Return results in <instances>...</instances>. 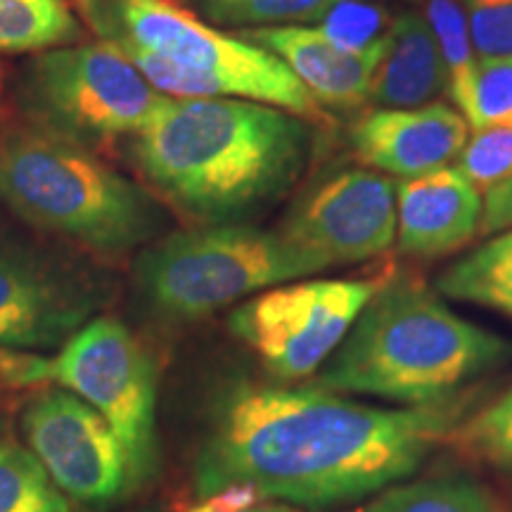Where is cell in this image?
Returning <instances> with one entry per match:
<instances>
[{"instance_id": "1", "label": "cell", "mask_w": 512, "mask_h": 512, "mask_svg": "<svg viewBox=\"0 0 512 512\" xmlns=\"http://www.w3.org/2000/svg\"><path fill=\"white\" fill-rule=\"evenodd\" d=\"M465 403L380 408L330 389L235 384L211 413L195 460V496L230 484L297 508L361 501L411 477L463 415Z\"/></svg>"}, {"instance_id": "2", "label": "cell", "mask_w": 512, "mask_h": 512, "mask_svg": "<svg viewBox=\"0 0 512 512\" xmlns=\"http://www.w3.org/2000/svg\"><path fill=\"white\" fill-rule=\"evenodd\" d=\"M311 119L242 98H166L131 140V159L157 197L197 226L245 223L302 178Z\"/></svg>"}, {"instance_id": "3", "label": "cell", "mask_w": 512, "mask_h": 512, "mask_svg": "<svg viewBox=\"0 0 512 512\" xmlns=\"http://www.w3.org/2000/svg\"><path fill=\"white\" fill-rule=\"evenodd\" d=\"M508 354L503 337L460 318L418 280L389 275L316 384L425 406L453 399Z\"/></svg>"}, {"instance_id": "4", "label": "cell", "mask_w": 512, "mask_h": 512, "mask_svg": "<svg viewBox=\"0 0 512 512\" xmlns=\"http://www.w3.org/2000/svg\"><path fill=\"white\" fill-rule=\"evenodd\" d=\"M0 200L31 226L112 259L159 240L166 228L155 192L91 147L38 128L0 140Z\"/></svg>"}, {"instance_id": "5", "label": "cell", "mask_w": 512, "mask_h": 512, "mask_svg": "<svg viewBox=\"0 0 512 512\" xmlns=\"http://www.w3.org/2000/svg\"><path fill=\"white\" fill-rule=\"evenodd\" d=\"M95 24L169 98H242L325 119L323 107L278 57L174 0H105Z\"/></svg>"}, {"instance_id": "6", "label": "cell", "mask_w": 512, "mask_h": 512, "mask_svg": "<svg viewBox=\"0 0 512 512\" xmlns=\"http://www.w3.org/2000/svg\"><path fill=\"white\" fill-rule=\"evenodd\" d=\"M325 268V261L292 245L280 230L226 223L176 230L150 242L136 259V283L155 311L195 320Z\"/></svg>"}, {"instance_id": "7", "label": "cell", "mask_w": 512, "mask_h": 512, "mask_svg": "<svg viewBox=\"0 0 512 512\" xmlns=\"http://www.w3.org/2000/svg\"><path fill=\"white\" fill-rule=\"evenodd\" d=\"M19 98L31 128L93 150L143 131L169 95L102 38L38 53L24 67Z\"/></svg>"}, {"instance_id": "8", "label": "cell", "mask_w": 512, "mask_h": 512, "mask_svg": "<svg viewBox=\"0 0 512 512\" xmlns=\"http://www.w3.org/2000/svg\"><path fill=\"white\" fill-rule=\"evenodd\" d=\"M46 382L79 396L110 422L131 463L136 486L157 463L155 361L124 323L88 320L46 361Z\"/></svg>"}, {"instance_id": "9", "label": "cell", "mask_w": 512, "mask_h": 512, "mask_svg": "<svg viewBox=\"0 0 512 512\" xmlns=\"http://www.w3.org/2000/svg\"><path fill=\"white\" fill-rule=\"evenodd\" d=\"M389 275L351 280H292L235 306L228 328L280 380L316 373L349 335Z\"/></svg>"}, {"instance_id": "10", "label": "cell", "mask_w": 512, "mask_h": 512, "mask_svg": "<svg viewBox=\"0 0 512 512\" xmlns=\"http://www.w3.org/2000/svg\"><path fill=\"white\" fill-rule=\"evenodd\" d=\"M19 425L29 451L74 501L110 505L136 486L124 444L110 422L69 389H43L31 396Z\"/></svg>"}, {"instance_id": "11", "label": "cell", "mask_w": 512, "mask_h": 512, "mask_svg": "<svg viewBox=\"0 0 512 512\" xmlns=\"http://www.w3.org/2000/svg\"><path fill=\"white\" fill-rule=\"evenodd\" d=\"M278 230L328 268L375 259L396 240V183L366 166L325 171L299 192Z\"/></svg>"}, {"instance_id": "12", "label": "cell", "mask_w": 512, "mask_h": 512, "mask_svg": "<svg viewBox=\"0 0 512 512\" xmlns=\"http://www.w3.org/2000/svg\"><path fill=\"white\" fill-rule=\"evenodd\" d=\"M95 309L91 280L24 249L0 247V349H62Z\"/></svg>"}, {"instance_id": "13", "label": "cell", "mask_w": 512, "mask_h": 512, "mask_svg": "<svg viewBox=\"0 0 512 512\" xmlns=\"http://www.w3.org/2000/svg\"><path fill=\"white\" fill-rule=\"evenodd\" d=\"M470 131L463 114L439 100L413 110H373L351 128V150L366 169L401 181L453 166Z\"/></svg>"}, {"instance_id": "14", "label": "cell", "mask_w": 512, "mask_h": 512, "mask_svg": "<svg viewBox=\"0 0 512 512\" xmlns=\"http://www.w3.org/2000/svg\"><path fill=\"white\" fill-rule=\"evenodd\" d=\"M482 195L458 166L396 183V240L413 259H439L479 235Z\"/></svg>"}, {"instance_id": "15", "label": "cell", "mask_w": 512, "mask_h": 512, "mask_svg": "<svg viewBox=\"0 0 512 512\" xmlns=\"http://www.w3.org/2000/svg\"><path fill=\"white\" fill-rule=\"evenodd\" d=\"M240 36L278 57L323 110L358 112L370 105V83L384 36L366 53L335 46L318 27L249 29Z\"/></svg>"}, {"instance_id": "16", "label": "cell", "mask_w": 512, "mask_h": 512, "mask_svg": "<svg viewBox=\"0 0 512 512\" xmlns=\"http://www.w3.org/2000/svg\"><path fill=\"white\" fill-rule=\"evenodd\" d=\"M446 93V69L439 43L422 12H394L384 34V50L370 83L375 110H413Z\"/></svg>"}, {"instance_id": "17", "label": "cell", "mask_w": 512, "mask_h": 512, "mask_svg": "<svg viewBox=\"0 0 512 512\" xmlns=\"http://www.w3.org/2000/svg\"><path fill=\"white\" fill-rule=\"evenodd\" d=\"M434 285L448 299L484 306L512 318V228L448 266Z\"/></svg>"}, {"instance_id": "18", "label": "cell", "mask_w": 512, "mask_h": 512, "mask_svg": "<svg viewBox=\"0 0 512 512\" xmlns=\"http://www.w3.org/2000/svg\"><path fill=\"white\" fill-rule=\"evenodd\" d=\"M67 0H0V53L24 55L81 43Z\"/></svg>"}, {"instance_id": "19", "label": "cell", "mask_w": 512, "mask_h": 512, "mask_svg": "<svg viewBox=\"0 0 512 512\" xmlns=\"http://www.w3.org/2000/svg\"><path fill=\"white\" fill-rule=\"evenodd\" d=\"M422 8L444 60L448 98L470 124L479 55L472 43L463 5L460 0H422Z\"/></svg>"}, {"instance_id": "20", "label": "cell", "mask_w": 512, "mask_h": 512, "mask_svg": "<svg viewBox=\"0 0 512 512\" xmlns=\"http://www.w3.org/2000/svg\"><path fill=\"white\" fill-rule=\"evenodd\" d=\"M354 512H494V503L467 477H430L389 486Z\"/></svg>"}, {"instance_id": "21", "label": "cell", "mask_w": 512, "mask_h": 512, "mask_svg": "<svg viewBox=\"0 0 512 512\" xmlns=\"http://www.w3.org/2000/svg\"><path fill=\"white\" fill-rule=\"evenodd\" d=\"M200 15L214 27L271 29L316 27L339 0H195Z\"/></svg>"}, {"instance_id": "22", "label": "cell", "mask_w": 512, "mask_h": 512, "mask_svg": "<svg viewBox=\"0 0 512 512\" xmlns=\"http://www.w3.org/2000/svg\"><path fill=\"white\" fill-rule=\"evenodd\" d=\"M0 512H72L29 448L0 441Z\"/></svg>"}, {"instance_id": "23", "label": "cell", "mask_w": 512, "mask_h": 512, "mask_svg": "<svg viewBox=\"0 0 512 512\" xmlns=\"http://www.w3.org/2000/svg\"><path fill=\"white\" fill-rule=\"evenodd\" d=\"M392 12L380 0H339L316 27L339 48L349 53H366L387 34Z\"/></svg>"}, {"instance_id": "24", "label": "cell", "mask_w": 512, "mask_h": 512, "mask_svg": "<svg viewBox=\"0 0 512 512\" xmlns=\"http://www.w3.org/2000/svg\"><path fill=\"white\" fill-rule=\"evenodd\" d=\"M458 169L482 192L512 178V126L477 128L460 152Z\"/></svg>"}, {"instance_id": "25", "label": "cell", "mask_w": 512, "mask_h": 512, "mask_svg": "<svg viewBox=\"0 0 512 512\" xmlns=\"http://www.w3.org/2000/svg\"><path fill=\"white\" fill-rule=\"evenodd\" d=\"M458 437L472 456L503 470H512V387L501 399L465 422Z\"/></svg>"}, {"instance_id": "26", "label": "cell", "mask_w": 512, "mask_h": 512, "mask_svg": "<svg viewBox=\"0 0 512 512\" xmlns=\"http://www.w3.org/2000/svg\"><path fill=\"white\" fill-rule=\"evenodd\" d=\"M512 126V57H482L477 64L470 128Z\"/></svg>"}, {"instance_id": "27", "label": "cell", "mask_w": 512, "mask_h": 512, "mask_svg": "<svg viewBox=\"0 0 512 512\" xmlns=\"http://www.w3.org/2000/svg\"><path fill=\"white\" fill-rule=\"evenodd\" d=\"M482 57H512V0H460Z\"/></svg>"}, {"instance_id": "28", "label": "cell", "mask_w": 512, "mask_h": 512, "mask_svg": "<svg viewBox=\"0 0 512 512\" xmlns=\"http://www.w3.org/2000/svg\"><path fill=\"white\" fill-rule=\"evenodd\" d=\"M264 501L266 496L261 494L254 484L240 482V484H230L221 491H214V494L204 498H197V503L188 505L183 512H242Z\"/></svg>"}, {"instance_id": "29", "label": "cell", "mask_w": 512, "mask_h": 512, "mask_svg": "<svg viewBox=\"0 0 512 512\" xmlns=\"http://www.w3.org/2000/svg\"><path fill=\"white\" fill-rule=\"evenodd\" d=\"M242 512H302V510H297V505H290V503H283V501H280V503L264 501V503L254 505V508H247Z\"/></svg>"}, {"instance_id": "30", "label": "cell", "mask_w": 512, "mask_h": 512, "mask_svg": "<svg viewBox=\"0 0 512 512\" xmlns=\"http://www.w3.org/2000/svg\"><path fill=\"white\" fill-rule=\"evenodd\" d=\"M403 3H422V0H403Z\"/></svg>"}, {"instance_id": "31", "label": "cell", "mask_w": 512, "mask_h": 512, "mask_svg": "<svg viewBox=\"0 0 512 512\" xmlns=\"http://www.w3.org/2000/svg\"><path fill=\"white\" fill-rule=\"evenodd\" d=\"M0 430H3V420H0Z\"/></svg>"}]
</instances>
